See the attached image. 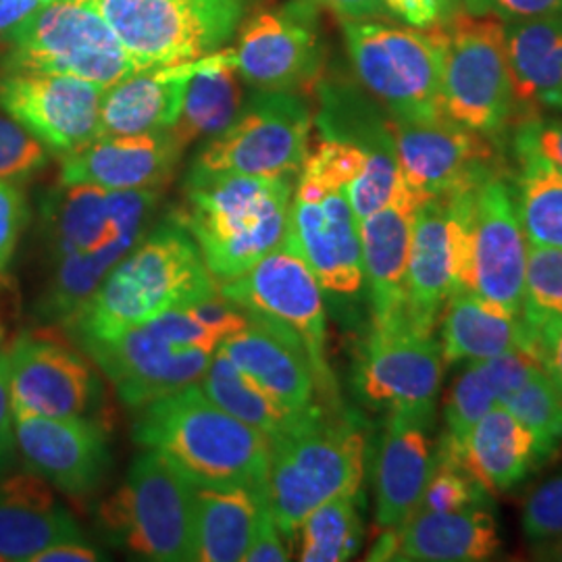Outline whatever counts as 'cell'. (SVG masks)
Returning a JSON list of instances; mask_svg holds the SVG:
<instances>
[{"mask_svg":"<svg viewBox=\"0 0 562 562\" xmlns=\"http://www.w3.org/2000/svg\"><path fill=\"white\" fill-rule=\"evenodd\" d=\"M220 294L192 236L173 217L148 229L80 311L63 323L71 340L106 338Z\"/></svg>","mask_w":562,"mask_h":562,"instance_id":"cell-1","label":"cell"},{"mask_svg":"<svg viewBox=\"0 0 562 562\" xmlns=\"http://www.w3.org/2000/svg\"><path fill=\"white\" fill-rule=\"evenodd\" d=\"M292 178L190 169L173 220L192 236L215 280H234L278 248L290 223Z\"/></svg>","mask_w":562,"mask_h":562,"instance_id":"cell-2","label":"cell"},{"mask_svg":"<svg viewBox=\"0 0 562 562\" xmlns=\"http://www.w3.org/2000/svg\"><path fill=\"white\" fill-rule=\"evenodd\" d=\"M138 411L136 442L173 462L190 482L269 494V438L225 413L199 382Z\"/></svg>","mask_w":562,"mask_h":562,"instance_id":"cell-3","label":"cell"},{"mask_svg":"<svg viewBox=\"0 0 562 562\" xmlns=\"http://www.w3.org/2000/svg\"><path fill=\"white\" fill-rule=\"evenodd\" d=\"M269 503L283 538L338 496H357L364 471V438L357 423L325 415L315 404L301 422L269 440Z\"/></svg>","mask_w":562,"mask_h":562,"instance_id":"cell-4","label":"cell"},{"mask_svg":"<svg viewBox=\"0 0 562 562\" xmlns=\"http://www.w3.org/2000/svg\"><path fill=\"white\" fill-rule=\"evenodd\" d=\"M196 492L173 462L146 448L102 504L109 540L146 561L196 562Z\"/></svg>","mask_w":562,"mask_h":562,"instance_id":"cell-5","label":"cell"},{"mask_svg":"<svg viewBox=\"0 0 562 562\" xmlns=\"http://www.w3.org/2000/svg\"><path fill=\"white\" fill-rule=\"evenodd\" d=\"M0 65L53 71L111 88L146 67L120 41L94 0H55L2 34Z\"/></svg>","mask_w":562,"mask_h":562,"instance_id":"cell-6","label":"cell"},{"mask_svg":"<svg viewBox=\"0 0 562 562\" xmlns=\"http://www.w3.org/2000/svg\"><path fill=\"white\" fill-rule=\"evenodd\" d=\"M344 36L359 80L392 120L442 117V42L436 25L344 20Z\"/></svg>","mask_w":562,"mask_h":562,"instance_id":"cell-7","label":"cell"},{"mask_svg":"<svg viewBox=\"0 0 562 562\" xmlns=\"http://www.w3.org/2000/svg\"><path fill=\"white\" fill-rule=\"evenodd\" d=\"M146 69L223 50L259 0H94Z\"/></svg>","mask_w":562,"mask_h":562,"instance_id":"cell-8","label":"cell"},{"mask_svg":"<svg viewBox=\"0 0 562 562\" xmlns=\"http://www.w3.org/2000/svg\"><path fill=\"white\" fill-rule=\"evenodd\" d=\"M438 32L443 115L485 138L501 134L515 111L504 21L454 11Z\"/></svg>","mask_w":562,"mask_h":562,"instance_id":"cell-9","label":"cell"},{"mask_svg":"<svg viewBox=\"0 0 562 562\" xmlns=\"http://www.w3.org/2000/svg\"><path fill=\"white\" fill-rule=\"evenodd\" d=\"M313 113L296 92L257 90L220 136L206 142L194 167L259 178H292L308 155Z\"/></svg>","mask_w":562,"mask_h":562,"instance_id":"cell-10","label":"cell"},{"mask_svg":"<svg viewBox=\"0 0 562 562\" xmlns=\"http://www.w3.org/2000/svg\"><path fill=\"white\" fill-rule=\"evenodd\" d=\"M220 294L248 315L271 319L294 331L308 352L317 394L325 398L336 394L325 355L327 325L323 288L288 234L278 248L248 271L234 280L222 281Z\"/></svg>","mask_w":562,"mask_h":562,"instance_id":"cell-11","label":"cell"},{"mask_svg":"<svg viewBox=\"0 0 562 562\" xmlns=\"http://www.w3.org/2000/svg\"><path fill=\"white\" fill-rule=\"evenodd\" d=\"M443 378L442 346L406 323L371 327L357 367V390L373 408L431 425Z\"/></svg>","mask_w":562,"mask_h":562,"instance_id":"cell-12","label":"cell"},{"mask_svg":"<svg viewBox=\"0 0 562 562\" xmlns=\"http://www.w3.org/2000/svg\"><path fill=\"white\" fill-rule=\"evenodd\" d=\"M157 204L159 190L113 192L60 181L41 204L42 238L53 259L138 241L148 232Z\"/></svg>","mask_w":562,"mask_h":562,"instance_id":"cell-13","label":"cell"},{"mask_svg":"<svg viewBox=\"0 0 562 562\" xmlns=\"http://www.w3.org/2000/svg\"><path fill=\"white\" fill-rule=\"evenodd\" d=\"M102 94L80 78L0 65V109L60 157L99 138Z\"/></svg>","mask_w":562,"mask_h":562,"instance_id":"cell-14","label":"cell"},{"mask_svg":"<svg viewBox=\"0 0 562 562\" xmlns=\"http://www.w3.org/2000/svg\"><path fill=\"white\" fill-rule=\"evenodd\" d=\"M78 344L115 385L121 402L132 408L201 382L215 355V350L169 340L153 322Z\"/></svg>","mask_w":562,"mask_h":562,"instance_id":"cell-15","label":"cell"},{"mask_svg":"<svg viewBox=\"0 0 562 562\" xmlns=\"http://www.w3.org/2000/svg\"><path fill=\"white\" fill-rule=\"evenodd\" d=\"M527 238L508 183L496 173L483 180L471 206L469 267L464 290L508 317L521 319Z\"/></svg>","mask_w":562,"mask_h":562,"instance_id":"cell-16","label":"cell"},{"mask_svg":"<svg viewBox=\"0 0 562 562\" xmlns=\"http://www.w3.org/2000/svg\"><path fill=\"white\" fill-rule=\"evenodd\" d=\"M232 57L255 90L299 92L322 69L315 4L296 0L252 13L238 30Z\"/></svg>","mask_w":562,"mask_h":562,"instance_id":"cell-17","label":"cell"},{"mask_svg":"<svg viewBox=\"0 0 562 562\" xmlns=\"http://www.w3.org/2000/svg\"><path fill=\"white\" fill-rule=\"evenodd\" d=\"M13 413L86 417L101 396V382L86 352L25 331L4 348Z\"/></svg>","mask_w":562,"mask_h":562,"instance_id":"cell-18","label":"cell"},{"mask_svg":"<svg viewBox=\"0 0 562 562\" xmlns=\"http://www.w3.org/2000/svg\"><path fill=\"white\" fill-rule=\"evenodd\" d=\"M288 236L325 292L340 296L361 292V229L346 188H325L301 176L290 206Z\"/></svg>","mask_w":562,"mask_h":562,"instance_id":"cell-19","label":"cell"},{"mask_svg":"<svg viewBox=\"0 0 562 562\" xmlns=\"http://www.w3.org/2000/svg\"><path fill=\"white\" fill-rule=\"evenodd\" d=\"M392 120V117H390ZM402 181L419 201L473 190L494 176L485 136L450 117L392 120Z\"/></svg>","mask_w":562,"mask_h":562,"instance_id":"cell-20","label":"cell"},{"mask_svg":"<svg viewBox=\"0 0 562 562\" xmlns=\"http://www.w3.org/2000/svg\"><path fill=\"white\" fill-rule=\"evenodd\" d=\"M15 436L25 467L69 498L90 496L106 475V434L88 417L15 413Z\"/></svg>","mask_w":562,"mask_h":562,"instance_id":"cell-21","label":"cell"},{"mask_svg":"<svg viewBox=\"0 0 562 562\" xmlns=\"http://www.w3.org/2000/svg\"><path fill=\"white\" fill-rule=\"evenodd\" d=\"M501 550L498 522L482 504L461 510H419L408 521L385 529L367 561L482 562Z\"/></svg>","mask_w":562,"mask_h":562,"instance_id":"cell-22","label":"cell"},{"mask_svg":"<svg viewBox=\"0 0 562 562\" xmlns=\"http://www.w3.org/2000/svg\"><path fill=\"white\" fill-rule=\"evenodd\" d=\"M248 325L220 344L223 355L290 413L315 406V371L301 338L280 323L248 315Z\"/></svg>","mask_w":562,"mask_h":562,"instance_id":"cell-23","label":"cell"},{"mask_svg":"<svg viewBox=\"0 0 562 562\" xmlns=\"http://www.w3.org/2000/svg\"><path fill=\"white\" fill-rule=\"evenodd\" d=\"M183 146L167 132L101 136L63 157L60 181L102 190H159L173 176Z\"/></svg>","mask_w":562,"mask_h":562,"instance_id":"cell-24","label":"cell"},{"mask_svg":"<svg viewBox=\"0 0 562 562\" xmlns=\"http://www.w3.org/2000/svg\"><path fill=\"white\" fill-rule=\"evenodd\" d=\"M422 201L402 181L396 196L380 211L359 222L362 271L369 288L373 327L404 322L406 265L415 213Z\"/></svg>","mask_w":562,"mask_h":562,"instance_id":"cell-25","label":"cell"},{"mask_svg":"<svg viewBox=\"0 0 562 562\" xmlns=\"http://www.w3.org/2000/svg\"><path fill=\"white\" fill-rule=\"evenodd\" d=\"M78 540L86 538L76 517L42 477L30 469L0 475V561L32 562L55 543Z\"/></svg>","mask_w":562,"mask_h":562,"instance_id":"cell-26","label":"cell"},{"mask_svg":"<svg viewBox=\"0 0 562 562\" xmlns=\"http://www.w3.org/2000/svg\"><path fill=\"white\" fill-rule=\"evenodd\" d=\"M454 292L448 201L446 196L423 201L415 213L408 248L404 322L419 334L434 336L443 306Z\"/></svg>","mask_w":562,"mask_h":562,"instance_id":"cell-27","label":"cell"},{"mask_svg":"<svg viewBox=\"0 0 562 562\" xmlns=\"http://www.w3.org/2000/svg\"><path fill=\"white\" fill-rule=\"evenodd\" d=\"M429 427L411 415H387L375 464V522L382 531L401 527L419 508L436 462Z\"/></svg>","mask_w":562,"mask_h":562,"instance_id":"cell-28","label":"cell"},{"mask_svg":"<svg viewBox=\"0 0 562 562\" xmlns=\"http://www.w3.org/2000/svg\"><path fill=\"white\" fill-rule=\"evenodd\" d=\"M194 60L140 71L104 90L99 120L101 136H138L167 132L180 117Z\"/></svg>","mask_w":562,"mask_h":562,"instance_id":"cell-29","label":"cell"},{"mask_svg":"<svg viewBox=\"0 0 562 562\" xmlns=\"http://www.w3.org/2000/svg\"><path fill=\"white\" fill-rule=\"evenodd\" d=\"M515 106L562 109V15L504 23Z\"/></svg>","mask_w":562,"mask_h":562,"instance_id":"cell-30","label":"cell"},{"mask_svg":"<svg viewBox=\"0 0 562 562\" xmlns=\"http://www.w3.org/2000/svg\"><path fill=\"white\" fill-rule=\"evenodd\" d=\"M450 446L483 490L494 494L522 482L536 461L533 436L503 404L475 423L459 446Z\"/></svg>","mask_w":562,"mask_h":562,"instance_id":"cell-31","label":"cell"},{"mask_svg":"<svg viewBox=\"0 0 562 562\" xmlns=\"http://www.w3.org/2000/svg\"><path fill=\"white\" fill-rule=\"evenodd\" d=\"M240 80L232 48L194 60L180 117L169 130L183 148L201 138H215L232 125L244 104Z\"/></svg>","mask_w":562,"mask_h":562,"instance_id":"cell-32","label":"cell"},{"mask_svg":"<svg viewBox=\"0 0 562 562\" xmlns=\"http://www.w3.org/2000/svg\"><path fill=\"white\" fill-rule=\"evenodd\" d=\"M440 319L443 364L483 361L510 350L525 352L521 319L508 317L471 290H457Z\"/></svg>","mask_w":562,"mask_h":562,"instance_id":"cell-33","label":"cell"},{"mask_svg":"<svg viewBox=\"0 0 562 562\" xmlns=\"http://www.w3.org/2000/svg\"><path fill=\"white\" fill-rule=\"evenodd\" d=\"M265 503H269V494L241 485L199 487L196 562L244 561L255 540Z\"/></svg>","mask_w":562,"mask_h":562,"instance_id":"cell-34","label":"cell"},{"mask_svg":"<svg viewBox=\"0 0 562 562\" xmlns=\"http://www.w3.org/2000/svg\"><path fill=\"white\" fill-rule=\"evenodd\" d=\"M519 161L517 215L529 244L562 248V173L543 157L519 127L515 134Z\"/></svg>","mask_w":562,"mask_h":562,"instance_id":"cell-35","label":"cell"},{"mask_svg":"<svg viewBox=\"0 0 562 562\" xmlns=\"http://www.w3.org/2000/svg\"><path fill=\"white\" fill-rule=\"evenodd\" d=\"M199 385L225 413L259 429L269 440L290 429L294 423L301 422L311 411L308 408L306 413H290L288 408H283L280 402L273 401L257 383L248 380L220 348L215 350L213 361L204 371Z\"/></svg>","mask_w":562,"mask_h":562,"instance_id":"cell-36","label":"cell"},{"mask_svg":"<svg viewBox=\"0 0 562 562\" xmlns=\"http://www.w3.org/2000/svg\"><path fill=\"white\" fill-rule=\"evenodd\" d=\"M357 496H338L315 508L302 521L294 540L304 562L350 561L362 542V522Z\"/></svg>","mask_w":562,"mask_h":562,"instance_id":"cell-37","label":"cell"},{"mask_svg":"<svg viewBox=\"0 0 562 562\" xmlns=\"http://www.w3.org/2000/svg\"><path fill=\"white\" fill-rule=\"evenodd\" d=\"M529 429L536 446V461L550 457L562 442V390L543 371L503 402Z\"/></svg>","mask_w":562,"mask_h":562,"instance_id":"cell-38","label":"cell"},{"mask_svg":"<svg viewBox=\"0 0 562 562\" xmlns=\"http://www.w3.org/2000/svg\"><path fill=\"white\" fill-rule=\"evenodd\" d=\"M436 462L427 487L423 492L419 510H461L469 506H477L485 501V490L480 482L462 467L461 459L457 457L454 448L442 436L438 448L434 450Z\"/></svg>","mask_w":562,"mask_h":562,"instance_id":"cell-39","label":"cell"},{"mask_svg":"<svg viewBox=\"0 0 562 562\" xmlns=\"http://www.w3.org/2000/svg\"><path fill=\"white\" fill-rule=\"evenodd\" d=\"M402 176L394 138L373 146L367 153L361 173L348 183L346 194L350 206L361 222L371 213L390 204L401 188Z\"/></svg>","mask_w":562,"mask_h":562,"instance_id":"cell-40","label":"cell"},{"mask_svg":"<svg viewBox=\"0 0 562 562\" xmlns=\"http://www.w3.org/2000/svg\"><path fill=\"white\" fill-rule=\"evenodd\" d=\"M498 404L496 394L483 380L482 373L473 362L467 364V369L454 380L448 398H446V438L454 446L464 440V436L475 427V423Z\"/></svg>","mask_w":562,"mask_h":562,"instance_id":"cell-41","label":"cell"},{"mask_svg":"<svg viewBox=\"0 0 562 562\" xmlns=\"http://www.w3.org/2000/svg\"><path fill=\"white\" fill-rule=\"evenodd\" d=\"M522 311L562 317V248L527 241Z\"/></svg>","mask_w":562,"mask_h":562,"instance_id":"cell-42","label":"cell"},{"mask_svg":"<svg viewBox=\"0 0 562 562\" xmlns=\"http://www.w3.org/2000/svg\"><path fill=\"white\" fill-rule=\"evenodd\" d=\"M50 161V150L18 121L0 117V180L23 183Z\"/></svg>","mask_w":562,"mask_h":562,"instance_id":"cell-43","label":"cell"},{"mask_svg":"<svg viewBox=\"0 0 562 562\" xmlns=\"http://www.w3.org/2000/svg\"><path fill=\"white\" fill-rule=\"evenodd\" d=\"M521 527L531 543L562 536V469L525 498Z\"/></svg>","mask_w":562,"mask_h":562,"instance_id":"cell-44","label":"cell"},{"mask_svg":"<svg viewBox=\"0 0 562 562\" xmlns=\"http://www.w3.org/2000/svg\"><path fill=\"white\" fill-rule=\"evenodd\" d=\"M525 352L562 390V317L521 311Z\"/></svg>","mask_w":562,"mask_h":562,"instance_id":"cell-45","label":"cell"},{"mask_svg":"<svg viewBox=\"0 0 562 562\" xmlns=\"http://www.w3.org/2000/svg\"><path fill=\"white\" fill-rule=\"evenodd\" d=\"M471 362L477 367L483 380L496 394L498 404H503L508 396L521 390L522 385L529 382L538 371H542V367L522 350H510L492 359Z\"/></svg>","mask_w":562,"mask_h":562,"instance_id":"cell-46","label":"cell"},{"mask_svg":"<svg viewBox=\"0 0 562 562\" xmlns=\"http://www.w3.org/2000/svg\"><path fill=\"white\" fill-rule=\"evenodd\" d=\"M27 222L30 204L20 183L0 180V273L13 261Z\"/></svg>","mask_w":562,"mask_h":562,"instance_id":"cell-47","label":"cell"},{"mask_svg":"<svg viewBox=\"0 0 562 562\" xmlns=\"http://www.w3.org/2000/svg\"><path fill=\"white\" fill-rule=\"evenodd\" d=\"M467 13L498 21L562 15V0H461Z\"/></svg>","mask_w":562,"mask_h":562,"instance_id":"cell-48","label":"cell"},{"mask_svg":"<svg viewBox=\"0 0 562 562\" xmlns=\"http://www.w3.org/2000/svg\"><path fill=\"white\" fill-rule=\"evenodd\" d=\"M283 561H290V550L283 543V533H281L278 521L273 517L271 503H265L262 504L261 517H259L255 540H252V546H250L244 562Z\"/></svg>","mask_w":562,"mask_h":562,"instance_id":"cell-49","label":"cell"},{"mask_svg":"<svg viewBox=\"0 0 562 562\" xmlns=\"http://www.w3.org/2000/svg\"><path fill=\"white\" fill-rule=\"evenodd\" d=\"M18 436H15V413L9 392V373H7V355L0 348V475L11 471L18 459Z\"/></svg>","mask_w":562,"mask_h":562,"instance_id":"cell-50","label":"cell"},{"mask_svg":"<svg viewBox=\"0 0 562 562\" xmlns=\"http://www.w3.org/2000/svg\"><path fill=\"white\" fill-rule=\"evenodd\" d=\"M521 127L543 157L562 173V121L527 117Z\"/></svg>","mask_w":562,"mask_h":562,"instance_id":"cell-51","label":"cell"},{"mask_svg":"<svg viewBox=\"0 0 562 562\" xmlns=\"http://www.w3.org/2000/svg\"><path fill=\"white\" fill-rule=\"evenodd\" d=\"M385 9L413 27H434L446 18L442 0H383Z\"/></svg>","mask_w":562,"mask_h":562,"instance_id":"cell-52","label":"cell"},{"mask_svg":"<svg viewBox=\"0 0 562 562\" xmlns=\"http://www.w3.org/2000/svg\"><path fill=\"white\" fill-rule=\"evenodd\" d=\"M101 552L86 540L78 542H60L42 550L41 554L34 557L32 562H94L102 561Z\"/></svg>","mask_w":562,"mask_h":562,"instance_id":"cell-53","label":"cell"},{"mask_svg":"<svg viewBox=\"0 0 562 562\" xmlns=\"http://www.w3.org/2000/svg\"><path fill=\"white\" fill-rule=\"evenodd\" d=\"M55 0H0V36Z\"/></svg>","mask_w":562,"mask_h":562,"instance_id":"cell-54","label":"cell"},{"mask_svg":"<svg viewBox=\"0 0 562 562\" xmlns=\"http://www.w3.org/2000/svg\"><path fill=\"white\" fill-rule=\"evenodd\" d=\"M323 4L334 9L344 20H367L387 11L383 0H323Z\"/></svg>","mask_w":562,"mask_h":562,"instance_id":"cell-55","label":"cell"},{"mask_svg":"<svg viewBox=\"0 0 562 562\" xmlns=\"http://www.w3.org/2000/svg\"><path fill=\"white\" fill-rule=\"evenodd\" d=\"M529 552H531V559H536V561L562 562V536L531 543Z\"/></svg>","mask_w":562,"mask_h":562,"instance_id":"cell-56","label":"cell"},{"mask_svg":"<svg viewBox=\"0 0 562 562\" xmlns=\"http://www.w3.org/2000/svg\"><path fill=\"white\" fill-rule=\"evenodd\" d=\"M442 4L446 9V18H450L457 11V7L461 4V0H442Z\"/></svg>","mask_w":562,"mask_h":562,"instance_id":"cell-57","label":"cell"},{"mask_svg":"<svg viewBox=\"0 0 562 562\" xmlns=\"http://www.w3.org/2000/svg\"><path fill=\"white\" fill-rule=\"evenodd\" d=\"M308 2H313V4H322L323 0H308Z\"/></svg>","mask_w":562,"mask_h":562,"instance_id":"cell-58","label":"cell"}]
</instances>
